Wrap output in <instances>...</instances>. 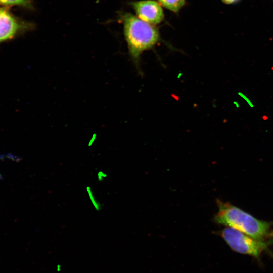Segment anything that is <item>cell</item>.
Returning a JSON list of instances; mask_svg holds the SVG:
<instances>
[{"label":"cell","instance_id":"obj_1","mask_svg":"<svg viewBox=\"0 0 273 273\" xmlns=\"http://www.w3.org/2000/svg\"><path fill=\"white\" fill-rule=\"evenodd\" d=\"M123 24L124 35L132 61L138 73L143 76L140 65L143 52L153 48L160 40L158 29L128 12L119 14Z\"/></svg>","mask_w":273,"mask_h":273},{"label":"cell","instance_id":"obj_2","mask_svg":"<svg viewBox=\"0 0 273 273\" xmlns=\"http://www.w3.org/2000/svg\"><path fill=\"white\" fill-rule=\"evenodd\" d=\"M219 210L215 221L240 231L255 239H262L269 233L270 225L228 203L217 201Z\"/></svg>","mask_w":273,"mask_h":273},{"label":"cell","instance_id":"obj_3","mask_svg":"<svg viewBox=\"0 0 273 273\" xmlns=\"http://www.w3.org/2000/svg\"><path fill=\"white\" fill-rule=\"evenodd\" d=\"M221 235L232 250L255 257H258L272 242L252 238L231 227L223 229Z\"/></svg>","mask_w":273,"mask_h":273},{"label":"cell","instance_id":"obj_4","mask_svg":"<svg viewBox=\"0 0 273 273\" xmlns=\"http://www.w3.org/2000/svg\"><path fill=\"white\" fill-rule=\"evenodd\" d=\"M33 28V24L19 20L7 9L0 7V43Z\"/></svg>","mask_w":273,"mask_h":273},{"label":"cell","instance_id":"obj_5","mask_svg":"<svg viewBox=\"0 0 273 273\" xmlns=\"http://www.w3.org/2000/svg\"><path fill=\"white\" fill-rule=\"evenodd\" d=\"M136 16L142 21L155 26L162 22L164 14L162 6L157 1L142 0L130 3Z\"/></svg>","mask_w":273,"mask_h":273},{"label":"cell","instance_id":"obj_6","mask_svg":"<svg viewBox=\"0 0 273 273\" xmlns=\"http://www.w3.org/2000/svg\"><path fill=\"white\" fill-rule=\"evenodd\" d=\"M165 8L174 13H177L185 5V0H157Z\"/></svg>","mask_w":273,"mask_h":273},{"label":"cell","instance_id":"obj_7","mask_svg":"<svg viewBox=\"0 0 273 273\" xmlns=\"http://www.w3.org/2000/svg\"><path fill=\"white\" fill-rule=\"evenodd\" d=\"M0 5L18 6L28 9H32L33 8L31 0H0Z\"/></svg>","mask_w":273,"mask_h":273},{"label":"cell","instance_id":"obj_8","mask_svg":"<svg viewBox=\"0 0 273 273\" xmlns=\"http://www.w3.org/2000/svg\"><path fill=\"white\" fill-rule=\"evenodd\" d=\"M87 191H88V194H89V197H90V199L91 200L92 202L93 203V205L95 206L96 209L97 210H99L100 206H99L98 205V203H97V202L95 201L94 197H93V195H92V191L88 189V187H87Z\"/></svg>","mask_w":273,"mask_h":273},{"label":"cell","instance_id":"obj_9","mask_svg":"<svg viewBox=\"0 0 273 273\" xmlns=\"http://www.w3.org/2000/svg\"><path fill=\"white\" fill-rule=\"evenodd\" d=\"M238 0H222V1L226 4H231L232 3H234L235 2H236Z\"/></svg>","mask_w":273,"mask_h":273}]
</instances>
